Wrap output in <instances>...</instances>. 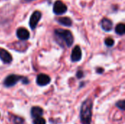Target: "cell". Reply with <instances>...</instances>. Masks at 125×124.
<instances>
[{
	"label": "cell",
	"mask_w": 125,
	"mask_h": 124,
	"mask_svg": "<svg viewBox=\"0 0 125 124\" xmlns=\"http://www.w3.org/2000/svg\"><path fill=\"white\" fill-rule=\"evenodd\" d=\"M92 107L93 103L91 99H87L85 100L81 108V121L82 124H92Z\"/></svg>",
	"instance_id": "cell-1"
},
{
	"label": "cell",
	"mask_w": 125,
	"mask_h": 124,
	"mask_svg": "<svg viewBox=\"0 0 125 124\" xmlns=\"http://www.w3.org/2000/svg\"><path fill=\"white\" fill-rule=\"evenodd\" d=\"M58 39L64 41L67 47H70L73 43V37L72 33L65 29H56L54 31Z\"/></svg>",
	"instance_id": "cell-2"
},
{
	"label": "cell",
	"mask_w": 125,
	"mask_h": 124,
	"mask_svg": "<svg viewBox=\"0 0 125 124\" xmlns=\"http://www.w3.org/2000/svg\"><path fill=\"white\" fill-rule=\"evenodd\" d=\"M22 79H23V77L21 76L16 75H10L5 78L4 81V85L6 87H12L15 86L18 81L22 80Z\"/></svg>",
	"instance_id": "cell-3"
},
{
	"label": "cell",
	"mask_w": 125,
	"mask_h": 124,
	"mask_svg": "<svg viewBox=\"0 0 125 124\" xmlns=\"http://www.w3.org/2000/svg\"><path fill=\"white\" fill-rule=\"evenodd\" d=\"M67 10V6L60 0H57L54 4H53V11L56 15H62L66 12Z\"/></svg>",
	"instance_id": "cell-4"
},
{
	"label": "cell",
	"mask_w": 125,
	"mask_h": 124,
	"mask_svg": "<svg viewBox=\"0 0 125 124\" xmlns=\"http://www.w3.org/2000/svg\"><path fill=\"white\" fill-rule=\"evenodd\" d=\"M41 16H42V14L39 11H35L33 12L29 20V26L31 29H34L37 27V23L41 18Z\"/></svg>",
	"instance_id": "cell-5"
},
{
	"label": "cell",
	"mask_w": 125,
	"mask_h": 124,
	"mask_svg": "<svg viewBox=\"0 0 125 124\" xmlns=\"http://www.w3.org/2000/svg\"><path fill=\"white\" fill-rule=\"evenodd\" d=\"M37 83L40 86H44L50 83L51 77L45 74H40L37 77Z\"/></svg>",
	"instance_id": "cell-6"
},
{
	"label": "cell",
	"mask_w": 125,
	"mask_h": 124,
	"mask_svg": "<svg viewBox=\"0 0 125 124\" xmlns=\"http://www.w3.org/2000/svg\"><path fill=\"white\" fill-rule=\"evenodd\" d=\"M82 57V52L81 49L79 46H75L71 53V60L73 62L78 61L81 59Z\"/></svg>",
	"instance_id": "cell-7"
},
{
	"label": "cell",
	"mask_w": 125,
	"mask_h": 124,
	"mask_svg": "<svg viewBox=\"0 0 125 124\" xmlns=\"http://www.w3.org/2000/svg\"><path fill=\"white\" fill-rule=\"evenodd\" d=\"M0 58L4 64H10L12 61L11 54L3 48H0Z\"/></svg>",
	"instance_id": "cell-8"
},
{
	"label": "cell",
	"mask_w": 125,
	"mask_h": 124,
	"mask_svg": "<svg viewBox=\"0 0 125 124\" xmlns=\"http://www.w3.org/2000/svg\"><path fill=\"white\" fill-rule=\"evenodd\" d=\"M16 34H17L18 38L21 40H26L29 38V36H30L29 31L26 29L22 28V27L17 29Z\"/></svg>",
	"instance_id": "cell-9"
},
{
	"label": "cell",
	"mask_w": 125,
	"mask_h": 124,
	"mask_svg": "<svg viewBox=\"0 0 125 124\" xmlns=\"http://www.w3.org/2000/svg\"><path fill=\"white\" fill-rule=\"evenodd\" d=\"M102 28L105 31H110L113 29V23L108 18H103L101 22Z\"/></svg>",
	"instance_id": "cell-10"
},
{
	"label": "cell",
	"mask_w": 125,
	"mask_h": 124,
	"mask_svg": "<svg viewBox=\"0 0 125 124\" xmlns=\"http://www.w3.org/2000/svg\"><path fill=\"white\" fill-rule=\"evenodd\" d=\"M31 116L34 118L41 117L43 114V110L40 107H33L31 109Z\"/></svg>",
	"instance_id": "cell-11"
},
{
	"label": "cell",
	"mask_w": 125,
	"mask_h": 124,
	"mask_svg": "<svg viewBox=\"0 0 125 124\" xmlns=\"http://www.w3.org/2000/svg\"><path fill=\"white\" fill-rule=\"evenodd\" d=\"M57 21L63 25V26H72V23H73V21L72 20L68 18V17H61V18H59L57 19Z\"/></svg>",
	"instance_id": "cell-12"
},
{
	"label": "cell",
	"mask_w": 125,
	"mask_h": 124,
	"mask_svg": "<svg viewBox=\"0 0 125 124\" xmlns=\"http://www.w3.org/2000/svg\"><path fill=\"white\" fill-rule=\"evenodd\" d=\"M116 32L119 35H123L125 33V25L124 23H119L116 26Z\"/></svg>",
	"instance_id": "cell-13"
},
{
	"label": "cell",
	"mask_w": 125,
	"mask_h": 124,
	"mask_svg": "<svg viewBox=\"0 0 125 124\" xmlns=\"http://www.w3.org/2000/svg\"><path fill=\"white\" fill-rule=\"evenodd\" d=\"M12 121L15 124H23L24 122V120L21 117L13 115L12 116Z\"/></svg>",
	"instance_id": "cell-14"
},
{
	"label": "cell",
	"mask_w": 125,
	"mask_h": 124,
	"mask_svg": "<svg viewBox=\"0 0 125 124\" xmlns=\"http://www.w3.org/2000/svg\"><path fill=\"white\" fill-rule=\"evenodd\" d=\"M33 124H46V121L43 118L38 117V118H34L33 121Z\"/></svg>",
	"instance_id": "cell-15"
},
{
	"label": "cell",
	"mask_w": 125,
	"mask_h": 124,
	"mask_svg": "<svg viewBox=\"0 0 125 124\" xmlns=\"http://www.w3.org/2000/svg\"><path fill=\"white\" fill-rule=\"evenodd\" d=\"M116 107H117L118 108H119L120 110H125V102L124 100H121V101L117 102L116 104Z\"/></svg>",
	"instance_id": "cell-16"
},
{
	"label": "cell",
	"mask_w": 125,
	"mask_h": 124,
	"mask_svg": "<svg viewBox=\"0 0 125 124\" xmlns=\"http://www.w3.org/2000/svg\"><path fill=\"white\" fill-rule=\"evenodd\" d=\"M105 43L108 47H111V46H113L114 45V41L111 38H107L105 40Z\"/></svg>",
	"instance_id": "cell-17"
},
{
	"label": "cell",
	"mask_w": 125,
	"mask_h": 124,
	"mask_svg": "<svg viewBox=\"0 0 125 124\" xmlns=\"http://www.w3.org/2000/svg\"><path fill=\"white\" fill-rule=\"evenodd\" d=\"M76 76H77L78 78H81L83 76V72L82 71H78L77 72V74H76Z\"/></svg>",
	"instance_id": "cell-18"
},
{
	"label": "cell",
	"mask_w": 125,
	"mask_h": 124,
	"mask_svg": "<svg viewBox=\"0 0 125 124\" xmlns=\"http://www.w3.org/2000/svg\"><path fill=\"white\" fill-rule=\"evenodd\" d=\"M103 71H104V69H102V68H97V72L98 73H103Z\"/></svg>",
	"instance_id": "cell-19"
},
{
	"label": "cell",
	"mask_w": 125,
	"mask_h": 124,
	"mask_svg": "<svg viewBox=\"0 0 125 124\" xmlns=\"http://www.w3.org/2000/svg\"><path fill=\"white\" fill-rule=\"evenodd\" d=\"M25 1H33V0H25Z\"/></svg>",
	"instance_id": "cell-20"
}]
</instances>
